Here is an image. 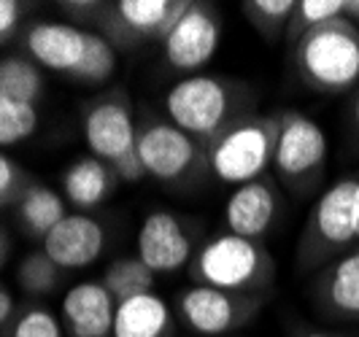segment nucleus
Returning a JSON list of instances; mask_svg holds the SVG:
<instances>
[{"label": "nucleus", "mask_w": 359, "mask_h": 337, "mask_svg": "<svg viewBox=\"0 0 359 337\" xmlns=\"http://www.w3.org/2000/svg\"><path fill=\"white\" fill-rule=\"evenodd\" d=\"M25 49L38 68L62 73L81 84H103L116 71V46L103 33L73 22H36L25 33Z\"/></svg>", "instance_id": "f257e3e1"}, {"label": "nucleus", "mask_w": 359, "mask_h": 337, "mask_svg": "<svg viewBox=\"0 0 359 337\" xmlns=\"http://www.w3.org/2000/svg\"><path fill=\"white\" fill-rule=\"evenodd\" d=\"M294 62L308 84L341 95L359 84V25L332 19L294 41Z\"/></svg>", "instance_id": "f03ea898"}, {"label": "nucleus", "mask_w": 359, "mask_h": 337, "mask_svg": "<svg viewBox=\"0 0 359 337\" xmlns=\"http://www.w3.org/2000/svg\"><path fill=\"white\" fill-rule=\"evenodd\" d=\"M192 278L230 294H249L268 281L270 256L259 240H249L233 232L211 238L192 259Z\"/></svg>", "instance_id": "7ed1b4c3"}, {"label": "nucleus", "mask_w": 359, "mask_h": 337, "mask_svg": "<svg viewBox=\"0 0 359 337\" xmlns=\"http://www.w3.org/2000/svg\"><path fill=\"white\" fill-rule=\"evenodd\" d=\"M278 119L252 116L233 122L208 143V167L222 184L243 186L265 176L273 165Z\"/></svg>", "instance_id": "20e7f679"}, {"label": "nucleus", "mask_w": 359, "mask_h": 337, "mask_svg": "<svg viewBox=\"0 0 359 337\" xmlns=\"http://www.w3.org/2000/svg\"><path fill=\"white\" fill-rule=\"evenodd\" d=\"M235 95L227 81L216 76H187L165 92L168 122L192 138L214 141L222 130L233 125Z\"/></svg>", "instance_id": "39448f33"}, {"label": "nucleus", "mask_w": 359, "mask_h": 337, "mask_svg": "<svg viewBox=\"0 0 359 337\" xmlns=\"http://www.w3.org/2000/svg\"><path fill=\"white\" fill-rule=\"evenodd\" d=\"M359 246V176L330 184L308 219L306 249L335 254Z\"/></svg>", "instance_id": "423d86ee"}, {"label": "nucleus", "mask_w": 359, "mask_h": 337, "mask_svg": "<svg viewBox=\"0 0 359 337\" xmlns=\"http://www.w3.org/2000/svg\"><path fill=\"white\" fill-rule=\"evenodd\" d=\"M330 154V138L316 119L300 111H287L278 116L273 170L287 184H306L324 170Z\"/></svg>", "instance_id": "0eeeda50"}, {"label": "nucleus", "mask_w": 359, "mask_h": 337, "mask_svg": "<svg viewBox=\"0 0 359 337\" xmlns=\"http://www.w3.org/2000/svg\"><path fill=\"white\" fill-rule=\"evenodd\" d=\"M222 43V19L208 3H189L165 36V62L181 73H195L214 60Z\"/></svg>", "instance_id": "6e6552de"}, {"label": "nucleus", "mask_w": 359, "mask_h": 337, "mask_svg": "<svg viewBox=\"0 0 359 337\" xmlns=\"http://www.w3.org/2000/svg\"><path fill=\"white\" fill-rule=\"evenodd\" d=\"M81 130L92 157L108 162L111 167L135 154L138 127L133 119V108L122 95H108L95 100L84 111Z\"/></svg>", "instance_id": "1a4fd4ad"}, {"label": "nucleus", "mask_w": 359, "mask_h": 337, "mask_svg": "<svg viewBox=\"0 0 359 337\" xmlns=\"http://www.w3.org/2000/svg\"><path fill=\"white\" fill-rule=\"evenodd\" d=\"M135 151L146 176L157 178L162 184L181 181L200 160L195 138L176 125L160 122V119H151L144 127H138Z\"/></svg>", "instance_id": "9d476101"}, {"label": "nucleus", "mask_w": 359, "mask_h": 337, "mask_svg": "<svg viewBox=\"0 0 359 337\" xmlns=\"http://www.w3.org/2000/svg\"><path fill=\"white\" fill-rule=\"evenodd\" d=\"M189 0H119L106 11V38L114 46L154 41L173 30Z\"/></svg>", "instance_id": "9b49d317"}, {"label": "nucleus", "mask_w": 359, "mask_h": 337, "mask_svg": "<svg viewBox=\"0 0 359 337\" xmlns=\"http://www.w3.org/2000/svg\"><path fill=\"white\" fill-rule=\"evenodd\" d=\"M254 313V300L195 284L179 297V316L200 337H224Z\"/></svg>", "instance_id": "f8f14e48"}, {"label": "nucleus", "mask_w": 359, "mask_h": 337, "mask_svg": "<svg viewBox=\"0 0 359 337\" xmlns=\"http://www.w3.org/2000/svg\"><path fill=\"white\" fill-rule=\"evenodd\" d=\"M192 235L170 211H151L138 230V259L154 275H170L192 259Z\"/></svg>", "instance_id": "ddd939ff"}, {"label": "nucleus", "mask_w": 359, "mask_h": 337, "mask_svg": "<svg viewBox=\"0 0 359 337\" xmlns=\"http://www.w3.org/2000/svg\"><path fill=\"white\" fill-rule=\"evenodd\" d=\"M106 249V230L87 213H68L46 238L43 251L60 270H81L100 259Z\"/></svg>", "instance_id": "4468645a"}, {"label": "nucleus", "mask_w": 359, "mask_h": 337, "mask_svg": "<svg viewBox=\"0 0 359 337\" xmlns=\"http://www.w3.org/2000/svg\"><path fill=\"white\" fill-rule=\"evenodd\" d=\"M116 305L103 281H81L65 291L60 319L71 337H111Z\"/></svg>", "instance_id": "2eb2a0df"}, {"label": "nucleus", "mask_w": 359, "mask_h": 337, "mask_svg": "<svg viewBox=\"0 0 359 337\" xmlns=\"http://www.w3.org/2000/svg\"><path fill=\"white\" fill-rule=\"evenodd\" d=\"M276 213H278V192L268 178H257L252 184L235 186L224 205L227 232L259 240L273 227Z\"/></svg>", "instance_id": "dca6fc26"}, {"label": "nucleus", "mask_w": 359, "mask_h": 337, "mask_svg": "<svg viewBox=\"0 0 359 337\" xmlns=\"http://www.w3.org/2000/svg\"><path fill=\"white\" fill-rule=\"evenodd\" d=\"M119 184V176L108 162L97 157H79L73 160L65 173H62V197L71 202L73 208L90 211L103 205L108 197L114 195Z\"/></svg>", "instance_id": "f3484780"}, {"label": "nucleus", "mask_w": 359, "mask_h": 337, "mask_svg": "<svg viewBox=\"0 0 359 337\" xmlns=\"http://www.w3.org/2000/svg\"><path fill=\"white\" fill-rule=\"evenodd\" d=\"M316 294L330 316L359 321V246L343 251L324 270Z\"/></svg>", "instance_id": "a211bd4d"}, {"label": "nucleus", "mask_w": 359, "mask_h": 337, "mask_svg": "<svg viewBox=\"0 0 359 337\" xmlns=\"http://www.w3.org/2000/svg\"><path fill=\"white\" fill-rule=\"evenodd\" d=\"M111 337H173V310L157 291L122 300Z\"/></svg>", "instance_id": "6ab92c4d"}, {"label": "nucleus", "mask_w": 359, "mask_h": 337, "mask_svg": "<svg viewBox=\"0 0 359 337\" xmlns=\"http://www.w3.org/2000/svg\"><path fill=\"white\" fill-rule=\"evenodd\" d=\"M65 205V197L57 195L54 189L43 184H27V189L17 200V219L33 238L43 240L68 216Z\"/></svg>", "instance_id": "aec40b11"}, {"label": "nucleus", "mask_w": 359, "mask_h": 337, "mask_svg": "<svg viewBox=\"0 0 359 337\" xmlns=\"http://www.w3.org/2000/svg\"><path fill=\"white\" fill-rule=\"evenodd\" d=\"M43 92H46V81L36 62H30L27 57H3L0 60V95L3 97L38 106Z\"/></svg>", "instance_id": "412c9836"}, {"label": "nucleus", "mask_w": 359, "mask_h": 337, "mask_svg": "<svg viewBox=\"0 0 359 337\" xmlns=\"http://www.w3.org/2000/svg\"><path fill=\"white\" fill-rule=\"evenodd\" d=\"M100 281L114 294V300L122 302L130 297H138V294H146V291H154L157 275L138 256H122L106 267Z\"/></svg>", "instance_id": "4be33fe9"}, {"label": "nucleus", "mask_w": 359, "mask_h": 337, "mask_svg": "<svg viewBox=\"0 0 359 337\" xmlns=\"http://www.w3.org/2000/svg\"><path fill=\"white\" fill-rule=\"evenodd\" d=\"M60 273H62V270L46 256L43 249L30 251L17 267V284L25 294H30V297H43V294H52L54 289L60 286Z\"/></svg>", "instance_id": "5701e85b"}, {"label": "nucleus", "mask_w": 359, "mask_h": 337, "mask_svg": "<svg viewBox=\"0 0 359 337\" xmlns=\"http://www.w3.org/2000/svg\"><path fill=\"white\" fill-rule=\"evenodd\" d=\"M38 130V106L0 95V146H17Z\"/></svg>", "instance_id": "b1692460"}, {"label": "nucleus", "mask_w": 359, "mask_h": 337, "mask_svg": "<svg viewBox=\"0 0 359 337\" xmlns=\"http://www.w3.org/2000/svg\"><path fill=\"white\" fill-rule=\"evenodd\" d=\"M8 337H65V326L52 308L27 305L14 316L8 326Z\"/></svg>", "instance_id": "393cba45"}, {"label": "nucleus", "mask_w": 359, "mask_h": 337, "mask_svg": "<svg viewBox=\"0 0 359 337\" xmlns=\"http://www.w3.org/2000/svg\"><path fill=\"white\" fill-rule=\"evenodd\" d=\"M346 14V0H297L292 14V36L294 41L332 19H341Z\"/></svg>", "instance_id": "a878e982"}, {"label": "nucleus", "mask_w": 359, "mask_h": 337, "mask_svg": "<svg viewBox=\"0 0 359 337\" xmlns=\"http://www.w3.org/2000/svg\"><path fill=\"white\" fill-rule=\"evenodd\" d=\"M294 6H297V0H246L243 11L257 25V30L270 36V33L281 30L287 22H292Z\"/></svg>", "instance_id": "bb28decb"}, {"label": "nucleus", "mask_w": 359, "mask_h": 337, "mask_svg": "<svg viewBox=\"0 0 359 337\" xmlns=\"http://www.w3.org/2000/svg\"><path fill=\"white\" fill-rule=\"evenodd\" d=\"M25 173L11 157L0 151V205H8L11 200H19L25 192Z\"/></svg>", "instance_id": "cd10ccee"}, {"label": "nucleus", "mask_w": 359, "mask_h": 337, "mask_svg": "<svg viewBox=\"0 0 359 337\" xmlns=\"http://www.w3.org/2000/svg\"><path fill=\"white\" fill-rule=\"evenodd\" d=\"M22 19V3L17 0H0V43L17 33V25Z\"/></svg>", "instance_id": "c85d7f7f"}, {"label": "nucleus", "mask_w": 359, "mask_h": 337, "mask_svg": "<svg viewBox=\"0 0 359 337\" xmlns=\"http://www.w3.org/2000/svg\"><path fill=\"white\" fill-rule=\"evenodd\" d=\"M14 316H17V310H14V294L0 284V326H3V324H8Z\"/></svg>", "instance_id": "c756f323"}, {"label": "nucleus", "mask_w": 359, "mask_h": 337, "mask_svg": "<svg viewBox=\"0 0 359 337\" xmlns=\"http://www.w3.org/2000/svg\"><path fill=\"white\" fill-rule=\"evenodd\" d=\"M8 251H11V240H8V232L0 227V267H3V262H6Z\"/></svg>", "instance_id": "7c9ffc66"}, {"label": "nucleus", "mask_w": 359, "mask_h": 337, "mask_svg": "<svg viewBox=\"0 0 359 337\" xmlns=\"http://www.w3.org/2000/svg\"><path fill=\"white\" fill-rule=\"evenodd\" d=\"M346 19H351V22H359V0H346Z\"/></svg>", "instance_id": "2f4dec72"}, {"label": "nucleus", "mask_w": 359, "mask_h": 337, "mask_svg": "<svg viewBox=\"0 0 359 337\" xmlns=\"http://www.w3.org/2000/svg\"><path fill=\"white\" fill-rule=\"evenodd\" d=\"M354 125H357V130H359V92H357V97H354Z\"/></svg>", "instance_id": "473e14b6"}, {"label": "nucleus", "mask_w": 359, "mask_h": 337, "mask_svg": "<svg viewBox=\"0 0 359 337\" xmlns=\"http://www.w3.org/2000/svg\"><path fill=\"white\" fill-rule=\"evenodd\" d=\"M306 337H335V335H330V332H308Z\"/></svg>", "instance_id": "72a5a7b5"}]
</instances>
